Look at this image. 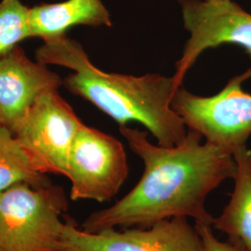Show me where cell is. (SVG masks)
Returning a JSON list of instances; mask_svg holds the SVG:
<instances>
[{
    "mask_svg": "<svg viewBox=\"0 0 251 251\" xmlns=\"http://www.w3.org/2000/svg\"><path fill=\"white\" fill-rule=\"evenodd\" d=\"M129 148L144 164L141 179L113 206L91 213L81 225L88 233L134 226L149 227L172 218H191L196 224L212 225L206 210L209 194L222 182L233 179L236 164L232 152L205 142L188 128L175 146L152 144L146 131L119 126Z\"/></svg>",
    "mask_w": 251,
    "mask_h": 251,
    "instance_id": "obj_1",
    "label": "cell"
},
{
    "mask_svg": "<svg viewBox=\"0 0 251 251\" xmlns=\"http://www.w3.org/2000/svg\"><path fill=\"white\" fill-rule=\"evenodd\" d=\"M36 56L39 63L73 70L64 78V87L99 108L119 126L136 121L165 147L175 146L185 139L188 128L171 108L173 95L181 87L172 76L103 72L91 63L78 42L66 36L46 41L36 50Z\"/></svg>",
    "mask_w": 251,
    "mask_h": 251,
    "instance_id": "obj_2",
    "label": "cell"
},
{
    "mask_svg": "<svg viewBox=\"0 0 251 251\" xmlns=\"http://www.w3.org/2000/svg\"><path fill=\"white\" fill-rule=\"evenodd\" d=\"M68 201L51 183H18L0 193V251H60Z\"/></svg>",
    "mask_w": 251,
    "mask_h": 251,
    "instance_id": "obj_3",
    "label": "cell"
},
{
    "mask_svg": "<svg viewBox=\"0 0 251 251\" xmlns=\"http://www.w3.org/2000/svg\"><path fill=\"white\" fill-rule=\"evenodd\" d=\"M251 77L250 68L210 97L195 95L181 86L173 95L171 108L187 128L233 154L247 146L251 135V94L242 89L243 82Z\"/></svg>",
    "mask_w": 251,
    "mask_h": 251,
    "instance_id": "obj_4",
    "label": "cell"
},
{
    "mask_svg": "<svg viewBox=\"0 0 251 251\" xmlns=\"http://www.w3.org/2000/svg\"><path fill=\"white\" fill-rule=\"evenodd\" d=\"M128 176L123 144L111 135L82 124L73 141L66 178L70 198L107 202L117 196Z\"/></svg>",
    "mask_w": 251,
    "mask_h": 251,
    "instance_id": "obj_5",
    "label": "cell"
},
{
    "mask_svg": "<svg viewBox=\"0 0 251 251\" xmlns=\"http://www.w3.org/2000/svg\"><path fill=\"white\" fill-rule=\"evenodd\" d=\"M82 124L58 90H48L11 133L42 173L66 176L70 148Z\"/></svg>",
    "mask_w": 251,
    "mask_h": 251,
    "instance_id": "obj_6",
    "label": "cell"
},
{
    "mask_svg": "<svg viewBox=\"0 0 251 251\" xmlns=\"http://www.w3.org/2000/svg\"><path fill=\"white\" fill-rule=\"evenodd\" d=\"M185 29L190 33L176 63L175 82L182 81L198 57L223 44L242 47L251 58V14L232 0H179Z\"/></svg>",
    "mask_w": 251,
    "mask_h": 251,
    "instance_id": "obj_7",
    "label": "cell"
},
{
    "mask_svg": "<svg viewBox=\"0 0 251 251\" xmlns=\"http://www.w3.org/2000/svg\"><path fill=\"white\" fill-rule=\"evenodd\" d=\"M60 251H201V240L196 226L186 218L98 233H88L67 222L62 228Z\"/></svg>",
    "mask_w": 251,
    "mask_h": 251,
    "instance_id": "obj_8",
    "label": "cell"
},
{
    "mask_svg": "<svg viewBox=\"0 0 251 251\" xmlns=\"http://www.w3.org/2000/svg\"><path fill=\"white\" fill-rule=\"evenodd\" d=\"M63 83L46 64L32 62L23 49L14 48L0 58V126L11 132L42 93Z\"/></svg>",
    "mask_w": 251,
    "mask_h": 251,
    "instance_id": "obj_9",
    "label": "cell"
},
{
    "mask_svg": "<svg viewBox=\"0 0 251 251\" xmlns=\"http://www.w3.org/2000/svg\"><path fill=\"white\" fill-rule=\"evenodd\" d=\"M31 36L44 41L66 36L75 25L112 26L107 9L100 0H67L54 4H40L29 9Z\"/></svg>",
    "mask_w": 251,
    "mask_h": 251,
    "instance_id": "obj_10",
    "label": "cell"
},
{
    "mask_svg": "<svg viewBox=\"0 0 251 251\" xmlns=\"http://www.w3.org/2000/svg\"><path fill=\"white\" fill-rule=\"evenodd\" d=\"M233 157L236 171L233 193L212 226L244 251H251V150L244 146L233 152Z\"/></svg>",
    "mask_w": 251,
    "mask_h": 251,
    "instance_id": "obj_11",
    "label": "cell"
},
{
    "mask_svg": "<svg viewBox=\"0 0 251 251\" xmlns=\"http://www.w3.org/2000/svg\"><path fill=\"white\" fill-rule=\"evenodd\" d=\"M18 183L42 186L50 181L9 129L0 126V193Z\"/></svg>",
    "mask_w": 251,
    "mask_h": 251,
    "instance_id": "obj_12",
    "label": "cell"
},
{
    "mask_svg": "<svg viewBox=\"0 0 251 251\" xmlns=\"http://www.w3.org/2000/svg\"><path fill=\"white\" fill-rule=\"evenodd\" d=\"M29 9L20 0L0 2V58L23 40L32 37L28 20Z\"/></svg>",
    "mask_w": 251,
    "mask_h": 251,
    "instance_id": "obj_13",
    "label": "cell"
},
{
    "mask_svg": "<svg viewBox=\"0 0 251 251\" xmlns=\"http://www.w3.org/2000/svg\"><path fill=\"white\" fill-rule=\"evenodd\" d=\"M196 228L201 240V251H244L238 245L227 241L223 242L216 238L212 232V225L196 224Z\"/></svg>",
    "mask_w": 251,
    "mask_h": 251,
    "instance_id": "obj_14",
    "label": "cell"
}]
</instances>
